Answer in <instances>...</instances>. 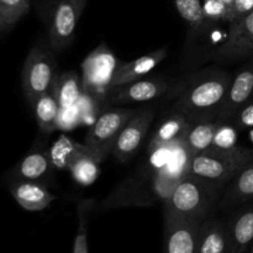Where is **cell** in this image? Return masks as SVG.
<instances>
[{
    "mask_svg": "<svg viewBox=\"0 0 253 253\" xmlns=\"http://www.w3.org/2000/svg\"><path fill=\"white\" fill-rule=\"evenodd\" d=\"M232 77L224 71H207L182 89L175 109L192 123L216 120Z\"/></svg>",
    "mask_w": 253,
    "mask_h": 253,
    "instance_id": "obj_1",
    "label": "cell"
},
{
    "mask_svg": "<svg viewBox=\"0 0 253 253\" xmlns=\"http://www.w3.org/2000/svg\"><path fill=\"white\" fill-rule=\"evenodd\" d=\"M225 188L194 174H188L163 202L165 219L204 221L220 203Z\"/></svg>",
    "mask_w": 253,
    "mask_h": 253,
    "instance_id": "obj_2",
    "label": "cell"
},
{
    "mask_svg": "<svg viewBox=\"0 0 253 253\" xmlns=\"http://www.w3.org/2000/svg\"><path fill=\"white\" fill-rule=\"evenodd\" d=\"M252 158V148L244 146L227 150L210 147L193 156L189 173L225 188Z\"/></svg>",
    "mask_w": 253,
    "mask_h": 253,
    "instance_id": "obj_3",
    "label": "cell"
},
{
    "mask_svg": "<svg viewBox=\"0 0 253 253\" xmlns=\"http://www.w3.org/2000/svg\"><path fill=\"white\" fill-rule=\"evenodd\" d=\"M137 111L136 109L127 108L110 109L101 113L95 123L89 127L84 145L99 163L113 153L119 135Z\"/></svg>",
    "mask_w": 253,
    "mask_h": 253,
    "instance_id": "obj_4",
    "label": "cell"
},
{
    "mask_svg": "<svg viewBox=\"0 0 253 253\" xmlns=\"http://www.w3.org/2000/svg\"><path fill=\"white\" fill-rule=\"evenodd\" d=\"M56 68V57L51 47H32L21 73L22 91L31 105L40 95L51 90L57 78Z\"/></svg>",
    "mask_w": 253,
    "mask_h": 253,
    "instance_id": "obj_5",
    "label": "cell"
},
{
    "mask_svg": "<svg viewBox=\"0 0 253 253\" xmlns=\"http://www.w3.org/2000/svg\"><path fill=\"white\" fill-rule=\"evenodd\" d=\"M120 63L108 44L101 42L82 62L81 78L84 93L98 99L108 96Z\"/></svg>",
    "mask_w": 253,
    "mask_h": 253,
    "instance_id": "obj_6",
    "label": "cell"
},
{
    "mask_svg": "<svg viewBox=\"0 0 253 253\" xmlns=\"http://www.w3.org/2000/svg\"><path fill=\"white\" fill-rule=\"evenodd\" d=\"M86 0H56L48 24V44L54 52L63 51L72 43L77 25Z\"/></svg>",
    "mask_w": 253,
    "mask_h": 253,
    "instance_id": "obj_7",
    "label": "cell"
},
{
    "mask_svg": "<svg viewBox=\"0 0 253 253\" xmlns=\"http://www.w3.org/2000/svg\"><path fill=\"white\" fill-rule=\"evenodd\" d=\"M253 57V11L230 22L224 43L215 53L222 62H234Z\"/></svg>",
    "mask_w": 253,
    "mask_h": 253,
    "instance_id": "obj_8",
    "label": "cell"
},
{
    "mask_svg": "<svg viewBox=\"0 0 253 253\" xmlns=\"http://www.w3.org/2000/svg\"><path fill=\"white\" fill-rule=\"evenodd\" d=\"M153 119H155V111L151 109H145V110H138L136 115L126 124L119 135L111 153L119 162H127L140 150Z\"/></svg>",
    "mask_w": 253,
    "mask_h": 253,
    "instance_id": "obj_9",
    "label": "cell"
},
{
    "mask_svg": "<svg viewBox=\"0 0 253 253\" xmlns=\"http://www.w3.org/2000/svg\"><path fill=\"white\" fill-rule=\"evenodd\" d=\"M253 94V58L232 78L216 120L232 123L240 110L251 100Z\"/></svg>",
    "mask_w": 253,
    "mask_h": 253,
    "instance_id": "obj_10",
    "label": "cell"
},
{
    "mask_svg": "<svg viewBox=\"0 0 253 253\" xmlns=\"http://www.w3.org/2000/svg\"><path fill=\"white\" fill-rule=\"evenodd\" d=\"M202 222L165 219V253H195Z\"/></svg>",
    "mask_w": 253,
    "mask_h": 253,
    "instance_id": "obj_11",
    "label": "cell"
},
{
    "mask_svg": "<svg viewBox=\"0 0 253 253\" xmlns=\"http://www.w3.org/2000/svg\"><path fill=\"white\" fill-rule=\"evenodd\" d=\"M168 84L162 79H138L124 85L111 88L108 99L113 104L142 103L166 93Z\"/></svg>",
    "mask_w": 253,
    "mask_h": 253,
    "instance_id": "obj_12",
    "label": "cell"
},
{
    "mask_svg": "<svg viewBox=\"0 0 253 253\" xmlns=\"http://www.w3.org/2000/svg\"><path fill=\"white\" fill-rule=\"evenodd\" d=\"M226 224L227 253H250L253 245V203L232 215Z\"/></svg>",
    "mask_w": 253,
    "mask_h": 253,
    "instance_id": "obj_13",
    "label": "cell"
},
{
    "mask_svg": "<svg viewBox=\"0 0 253 253\" xmlns=\"http://www.w3.org/2000/svg\"><path fill=\"white\" fill-rule=\"evenodd\" d=\"M9 190L15 202L27 211H41L57 199V195L49 192L41 182L12 180L9 184Z\"/></svg>",
    "mask_w": 253,
    "mask_h": 253,
    "instance_id": "obj_14",
    "label": "cell"
},
{
    "mask_svg": "<svg viewBox=\"0 0 253 253\" xmlns=\"http://www.w3.org/2000/svg\"><path fill=\"white\" fill-rule=\"evenodd\" d=\"M53 169L54 167L49 158L48 151L32 148L19 163L15 165V167L10 172V177L12 180L41 182L43 178L51 174Z\"/></svg>",
    "mask_w": 253,
    "mask_h": 253,
    "instance_id": "obj_15",
    "label": "cell"
},
{
    "mask_svg": "<svg viewBox=\"0 0 253 253\" xmlns=\"http://www.w3.org/2000/svg\"><path fill=\"white\" fill-rule=\"evenodd\" d=\"M167 48H160L157 51L143 54V56L138 57V58L133 59L131 62H127V63H120L115 73V77L113 79L111 88L124 85V84L131 83V82L143 78L151 71H153L167 57Z\"/></svg>",
    "mask_w": 253,
    "mask_h": 253,
    "instance_id": "obj_16",
    "label": "cell"
},
{
    "mask_svg": "<svg viewBox=\"0 0 253 253\" xmlns=\"http://www.w3.org/2000/svg\"><path fill=\"white\" fill-rule=\"evenodd\" d=\"M193 123L189 119L177 111L158 126L155 135L148 143V150L151 151L157 150V148L170 147L175 143L182 142V141H184Z\"/></svg>",
    "mask_w": 253,
    "mask_h": 253,
    "instance_id": "obj_17",
    "label": "cell"
},
{
    "mask_svg": "<svg viewBox=\"0 0 253 253\" xmlns=\"http://www.w3.org/2000/svg\"><path fill=\"white\" fill-rule=\"evenodd\" d=\"M195 253H227L226 224L208 217L200 224Z\"/></svg>",
    "mask_w": 253,
    "mask_h": 253,
    "instance_id": "obj_18",
    "label": "cell"
},
{
    "mask_svg": "<svg viewBox=\"0 0 253 253\" xmlns=\"http://www.w3.org/2000/svg\"><path fill=\"white\" fill-rule=\"evenodd\" d=\"M251 199H253V158L229 183L219 205L221 208H232Z\"/></svg>",
    "mask_w": 253,
    "mask_h": 253,
    "instance_id": "obj_19",
    "label": "cell"
},
{
    "mask_svg": "<svg viewBox=\"0 0 253 253\" xmlns=\"http://www.w3.org/2000/svg\"><path fill=\"white\" fill-rule=\"evenodd\" d=\"M51 90L61 109L76 106L84 94L81 76L74 72H66L57 76Z\"/></svg>",
    "mask_w": 253,
    "mask_h": 253,
    "instance_id": "obj_20",
    "label": "cell"
},
{
    "mask_svg": "<svg viewBox=\"0 0 253 253\" xmlns=\"http://www.w3.org/2000/svg\"><path fill=\"white\" fill-rule=\"evenodd\" d=\"M35 118L40 130L44 133H51L58 130V116L61 108L52 90L42 94L32 104Z\"/></svg>",
    "mask_w": 253,
    "mask_h": 253,
    "instance_id": "obj_21",
    "label": "cell"
},
{
    "mask_svg": "<svg viewBox=\"0 0 253 253\" xmlns=\"http://www.w3.org/2000/svg\"><path fill=\"white\" fill-rule=\"evenodd\" d=\"M222 121L210 120L202 123H193L184 138V143L192 156L198 155L211 147L214 136Z\"/></svg>",
    "mask_w": 253,
    "mask_h": 253,
    "instance_id": "obj_22",
    "label": "cell"
},
{
    "mask_svg": "<svg viewBox=\"0 0 253 253\" xmlns=\"http://www.w3.org/2000/svg\"><path fill=\"white\" fill-rule=\"evenodd\" d=\"M86 150L85 145L76 142L66 135L59 136L48 150L49 158L54 169L68 170L74 160Z\"/></svg>",
    "mask_w": 253,
    "mask_h": 253,
    "instance_id": "obj_23",
    "label": "cell"
},
{
    "mask_svg": "<svg viewBox=\"0 0 253 253\" xmlns=\"http://www.w3.org/2000/svg\"><path fill=\"white\" fill-rule=\"evenodd\" d=\"M100 163L90 155V152L86 148L84 152H82L76 160L69 166V173L74 182L78 183L82 187H89L100 175Z\"/></svg>",
    "mask_w": 253,
    "mask_h": 253,
    "instance_id": "obj_24",
    "label": "cell"
},
{
    "mask_svg": "<svg viewBox=\"0 0 253 253\" xmlns=\"http://www.w3.org/2000/svg\"><path fill=\"white\" fill-rule=\"evenodd\" d=\"M178 14L192 29H200L207 21L202 0H174Z\"/></svg>",
    "mask_w": 253,
    "mask_h": 253,
    "instance_id": "obj_25",
    "label": "cell"
},
{
    "mask_svg": "<svg viewBox=\"0 0 253 253\" xmlns=\"http://www.w3.org/2000/svg\"><path fill=\"white\" fill-rule=\"evenodd\" d=\"M31 0H0V16L10 27L30 11Z\"/></svg>",
    "mask_w": 253,
    "mask_h": 253,
    "instance_id": "obj_26",
    "label": "cell"
},
{
    "mask_svg": "<svg viewBox=\"0 0 253 253\" xmlns=\"http://www.w3.org/2000/svg\"><path fill=\"white\" fill-rule=\"evenodd\" d=\"M203 9L207 20L210 21H227L234 20L231 5L224 0H203Z\"/></svg>",
    "mask_w": 253,
    "mask_h": 253,
    "instance_id": "obj_27",
    "label": "cell"
},
{
    "mask_svg": "<svg viewBox=\"0 0 253 253\" xmlns=\"http://www.w3.org/2000/svg\"><path fill=\"white\" fill-rule=\"evenodd\" d=\"M99 101L100 99L90 95L88 93H84L82 95L81 100L78 101L79 114H81L82 125L91 126L96 121V119L100 116V109H99Z\"/></svg>",
    "mask_w": 253,
    "mask_h": 253,
    "instance_id": "obj_28",
    "label": "cell"
},
{
    "mask_svg": "<svg viewBox=\"0 0 253 253\" xmlns=\"http://www.w3.org/2000/svg\"><path fill=\"white\" fill-rule=\"evenodd\" d=\"M237 131H239V128L232 123H221L216 133H215L211 147L224 148V150L236 147L237 140H239Z\"/></svg>",
    "mask_w": 253,
    "mask_h": 253,
    "instance_id": "obj_29",
    "label": "cell"
},
{
    "mask_svg": "<svg viewBox=\"0 0 253 253\" xmlns=\"http://www.w3.org/2000/svg\"><path fill=\"white\" fill-rule=\"evenodd\" d=\"M77 126H82L78 105L72 106V108L61 109L58 116V128L69 131L76 128Z\"/></svg>",
    "mask_w": 253,
    "mask_h": 253,
    "instance_id": "obj_30",
    "label": "cell"
},
{
    "mask_svg": "<svg viewBox=\"0 0 253 253\" xmlns=\"http://www.w3.org/2000/svg\"><path fill=\"white\" fill-rule=\"evenodd\" d=\"M232 124L236 126L239 130H247L253 128V100H250L241 110L237 113Z\"/></svg>",
    "mask_w": 253,
    "mask_h": 253,
    "instance_id": "obj_31",
    "label": "cell"
},
{
    "mask_svg": "<svg viewBox=\"0 0 253 253\" xmlns=\"http://www.w3.org/2000/svg\"><path fill=\"white\" fill-rule=\"evenodd\" d=\"M231 7L232 14H234V20L240 19V17L253 11V0H234Z\"/></svg>",
    "mask_w": 253,
    "mask_h": 253,
    "instance_id": "obj_32",
    "label": "cell"
},
{
    "mask_svg": "<svg viewBox=\"0 0 253 253\" xmlns=\"http://www.w3.org/2000/svg\"><path fill=\"white\" fill-rule=\"evenodd\" d=\"M73 253H88V240H86V231L83 221H81V229L74 240Z\"/></svg>",
    "mask_w": 253,
    "mask_h": 253,
    "instance_id": "obj_33",
    "label": "cell"
},
{
    "mask_svg": "<svg viewBox=\"0 0 253 253\" xmlns=\"http://www.w3.org/2000/svg\"><path fill=\"white\" fill-rule=\"evenodd\" d=\"M9 29H10L9 25H7L4 20H2L1 16H0V34H2V32L6 31V30H9Z\"/></svg>",
    "mask_w": 253,
    "mask_h": 253,
    "instance_id": "obj_34",
    "label": "cell"
},
{
    "mask_svg": "<svg viewBox=\"0 0 253 253\" xmlns=\"http://www.w3.org/2000/svg\"><path fill=\"white\" fill-rule=\"evenodd\" d=\"M249 138H250V141L252 142V146H253V128H251V131L249 132ZM252 150H253V147H252Z\"/></svg>",
    "mask_w": 253,
    "mask_h": 253,
    "instance_id": "obj_35",
    "label": "cell"
},
{
    "mask_svg": "<svg viewBox=\"0 0 253 253\" xmlns=\"http://www.w3.org/2000/svg\"><path fill=\"white\" fill-rule=\"evenodd\" d=\"M225 2H226V4H229V5H232V1H234V0H224Z\"/></svg>",
    "mask_w": 253,
    "mask_h": 253,
    "instance_id": "obj_36",
    "label": "cell"
},
{
    "mask_svg": "<svg viewBox=\"0 0 253 253\" xmlns=\"http://www.w3.org/2000/svg\"><path fill=\"white\" fill-rule=\"evenodd\" d=\"M250 253H253V245H252V249H251V252H250Z\"/></svg>",
    "mask_w": 253,
    "mask_h": 253,
    "instance_id": "obj_37",
    "label": "cell"
}]
</instances>
